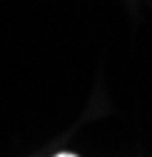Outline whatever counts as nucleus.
Wrapping results in <instances>:
<instances>
[{
  "label": "nucleus",
  "mask_w": 152,
  "mask_h": 157,
  "mask_svg": "<svg viewBox=\"0 0 152 157\" xmlns=\"http://www.w3.org/2000/svg\"><path fill=\"white\" fill-rule=\"evenodd\" d=\"M58 157H75V155H58Z\"/></svg>",
  "instance_id": "obj_1"
}]
</instances>
